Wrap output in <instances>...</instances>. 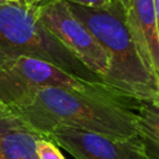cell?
Here are the masks:
<instances>
[{
	"mask_svg": "<svg viewBox=\"0 0 159 159\" xmlns=\"http://www.w3.org/2000/svg\"><path fill=\"white\" fill-rule=\"evenodd\" d=\"M139 101L102 82L88 89L41 88L9 107L46 138L61 127L112 137H134Z\"/></svg>",
	"mask_w": 159,
	"mask_h": 159,
	"instance_id": "6da1fadb",
	"label": "cell"
},
{
	"mask_svg": "<svg viewBox=\"0 0 159 159\" xmlns=\"http://www.w3.org/2000/svg\"><path fill=\"white\" fill-rule=\"evenodd\" d=\"M66 4L71 14L106 50L109 58L106 83L138 99L150 98L159 93V80L148 70L139 55L122 4L114 0L104 7Z\"/></svg>",
	"mask_w": 159,
	"mask_h": 159,
	"instance_id": "7a4b0ae2",
	"label": "cell"
},
{
	"mask_svg": "<svg viewBox=\"0 0 159 159\" xmlns=\"http://www.w3.org/2000/svg\"><path fill=\"white\" fill-rule=\"evenodd\" d=\"M21 56L51 62L88 81H102L89 72L42 24L36 6L0 4V68Z\"/></svg>",
	"mask_w": 159,
	"mask_h": 159,
	"instance_id": "3957f363",
	"label": "cell"
},
{
	"mask_svg": "<svg viewBox=\"0 0 159 159\" xmlns=\"http://www.w3.org/2000/svg\"><path fill=\"white\" fill-rule=\"evenodd\" d=\"M103 81H88L35 57L21 56L0 68V102L11 106L47 87L88 89Z\"/></svg>",
	"mask_w": 159,
	"mask_h": 159,
	"instance_id": "277c9868",
	"label": "cell"
},
{
	"mask_svg": "<svg viewBox=\"0 0 159 159\" xmlns=\"http://www.w3.org/2000/svg\"><path fill=\"white\" fill-rule=\"evenodd\" d=\"M36 11L52 35L89 72L104 81L109 68L108 55L91 31L71 14L67 4L63 0H46L36 5Z\"/></svg>",
	"mask_w": 159,
	"mask_h": 159,
	"instance_id": "5b68a950",
	"label": "cell"
},
{
	"mask_svg": "<svg viewBox=\"0 0 159 159\" xmlns=\"http://www.w3.org/2000/svg\"><path fill=\"white\" fill-rule=\"evenodd\" d=\"M47 138L75 159H149L138 135L112 137L61 127L48 133Z\"/></svg>",
	"mask_w": 159,
	"mask_h": 159,
	"instance_id": "8992f818",
	"label": "cell"
},
{
	"mask_svg": "<svg viewBox=\"0 0 159 159\" xmlns=\"http://www.w3.org/2000/svg\"><path fill=\"white\" fill-rule=\"evenodd\" d=\"M125 16L143 62L159 80V34L154 0H130Z\"/></svg>",
	"mask_w": 159,
	"mask_h": 159,
	"instance_id": "52a82bcc",
	"label": "cell"
},
{
	"mask_svg": "<svg viewBox=\"0 0 159 159\" xmlns=\"http://www.w3.org/2000/svg\"><path fill=\"white\" fill-rule=\"evenodd\" d=\"M46 138L30 128L7 104L0 102V159H21L35 154L36 142Z\"/></svg>",
	"mask_w": 159,
	"mask_h": 159,
	"instance_id": "ba28073f",
	"label": "cell"
},
{
	"mask_svg": "<svg viewBox=\"0 0 159 159\" xmlns=\"http://www.w3.org/2000/svg\"><path fill=\"white\" fill-rule=\"evenodd\" d=\"M137 135L149 159H159V93L140 99L137 117Z\"/></svg>",
	"mask_w": 159,
	"mask_h": 159,
	"instance_id": "9c48e42d",
	"label": "cell"
},
{
	"mask_svg": "<svg viewBox=\"0 0 159 159\" xmlns=\"http://www.w3.org/2000/svg\"><path fill=\"white\" fill-rule=\"evenodd\" d=\"M35 153L39 159H65L58 147L47 138H42L36 142Z\"/></svg>",
	"mask_w": 159,
	"mask_h": 159,
	"instance_id": "30bf717a",
	"label": "cell"
},
{
	"mask_svg": "<svg viewBox=\"0 0 159 159\" xmlns=\"http://www.w3.org/2000/svg\"><path fill=\"white\" fill-rule=\"evenodd\" d=\"M63 1L72 2V4H78V5H82V6H87V7H104L112 0H63Z\"/></svg>",
	"mask_w": 159,
	"mask_h": 159,
	"instance_id": "8fae6325",
	"label": "cell"
},
{
	"mask_svg": "<svg viewBox=\"0 0 159 159\" xmlns=\"http://www.w3.org/2000/svg\"><path fill=\"white\" fill-rule=\"evenodd\" d=\"M5 4H15V5H21V6H27V7H32L36 5L42 4L46 0H2Z\"/></svg>",
	"mask_w": 159,
	"mask_h": 159,
	"instance_id": "7c38bea8",
	"label": "cell"
},
{
	"mask_svg": "<svg viewBox=\"0 0 159 159\" xmlns=\"http://www.w3.org/2000/svg\"><path fill=\"white\" fill-rule=\"evenodd\" d=\"M154 11H155V20H157V27L159 34V0H154Z\"/></svg>",
	"mask_w": 159,
	"mask_h": 159,
	"instance_id": "4fadbf2b",
	"label": "cell"
},
{
	"mask_svg": "<svg viewBox=\"0 0 159 159\" xmlns=\"http://www.w3.org/2000/svg\"><path fill=\"white\" fill-rule=\"evenodd\" d=\"M114 1H118L119 4H122V5H123V7L127 10V7H128V5H129V1H130V0H114Z\"/></svg>",
	"mask_w": 159,
	"mask_h": 159,
	"instance_id": "5bb4252c",
	"label": "cell"
},
{
	"mask_svg": "<svg viewBox=\"0 0 159 159\" xmlns=\"http://www.w3.org/2000/svg\"><path fill=\"white\" fill-rule=\"evenodd\" d=\"M0 4H5V2H4V1H2V0H0Z\"/></svg>",
	"mask_w": 159,
	"mask_h": 159,
	"instance_id": "9a60e30c",
	"label": "cell"
}]
</instances>
